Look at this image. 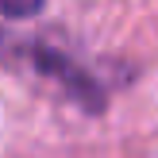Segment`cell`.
<instances>
[{
	"label": "cell",
	"mask_w": 158,
	"mask_h": 158,
	"mask_svg": "<svg viewBox=\"0 0 158 158\" xmlns=\"http://www.w3.org/2000/svg\"><path fill=\"white\" fill-rule=\"evenodd\" d=\"M0 4H4L8 19H31V15H39L43 0H0Z\"/></svg>",
	"instance_id": "obj_2"
},
{
	"label": "cell",
	"mask_w": 158,
	"mask_h": 158,
	"mask_svg": "<svg viewBox=\"0 0 158 158\" xmlns=\"http://www.w3.org/2000/svg\"><path fill=\"white\" fill-rule=\"evenodd\" d=\"M27 58L35 62L43 73H50L54 81L66 85V93L77 100V104H85V112H104V89H100L97 77H93L85 66H77L69 54H62V50H46V46H35V50L27 46Z\"/></svg>",
	"instance_id": "obj_1"
}]
</instances>
